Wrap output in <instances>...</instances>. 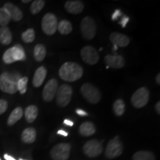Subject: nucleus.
Masks as SVG:
<instances>
[{
  "label": "nucleus",
  "mask_w": 160,
  "mask_h": 160,
  "mask_svg": "<svg viewBox=\"0 0 160 160\" xmlns=\"http://www.w3.org/2000/svg\"><path fill=\"white\" fill-rule=\"evenodd\" d=\"M83 75V68L79 64L73 62H67L60 67L59 76L66 82H75Z\"/></svg>",
  "instance_id": "obj_1"
},
{
  "label": "nucleus",
  "mask_w": 160,
  "mask_h": 160,
  "mask_svg": "<svg viewBox=\"0 0 160 160\" xmlns=\"http://www.w3.org/2000/svg\"><path fill=\"white\" fill-rule=\"evenodd\" d=\"M19 79V75L4 72L0 75V90L5 93L14 94L18 91L17 82Z\"/></svg>",
  "instance_id": "obj_2"
},
{
  "label": "nucleus",
  "mask_w": 160,
  "mask_h": 160,
  "mask_svg": "<svg viewBox=\"0 0 160 160\" xmlns=\"http://www.w3.org/2000/svg\"><path fill=\"white\" fill-rule=\"evenodd\" d=\"M80 92L82 97L91 104H97L101 100L102 95L99 90L91 83L83 84L80 88Z\"/></svg>",
  "instance_id": "obj_3"
},
{
  "label": "nucleus",
  "mask_w": 160,
  "mask_h": 160,
  "mask_svg": "<svg viewBox=\"0 0 160 160\" xmlns=\"http://www.w3.org/2000/svg\"><path fill=\"white\" fill-rule=\"evenodd\" d=\"M25 59L26 56L24 48L19 44L8 49L2 57L4 62L6 64H11L17 61H23Z\"/></svg>",
  "instance_id": "obj_4"
},
{
  "label": "nucleus",
  "mask_w": 160,
  "mask_h": 160,
  "mask_svg": "<svg viewBox=\"0 0 160 160\" xmlns=\"http://www.w3.org/2000/svg\"><path fill=\"white\" fill-rule=\"evenodd\" d=\"M73 95V88L71 85L63 84L58 88L56 97L57 105L61 108H65L71 102Z\"/></svg>",
  "instance_id": "obj_5"
},
{
  "label": "nucleus",
  "mask_w": 160,
  "mask_h": 160,
  "mask_svg": "<svg viewBox=\"0 0 160 160\" xmlns=\"http://www.w3.org/2000/svg\"><path fill=\"white\" fill-rule=\"evenodd\" d=\"M80 31L84 39L91 40L97 33V25L94 20L90 17H86L82 20L80 24Z\"/></svg>",
  "instance_id": "obj_6"
},
{
  "label": "nucleus",
  "mask_w": 160,
  "mask_h": 160,
  "mask_svg": "<svg viewBox=\"0 0 160 160\" xmlns=\"http://www.w3.org/2000/svg\"><path fill=\"white\" fill-rule=\"evenodd\" d=\"M150 91L145 87H142L136 91L131 97V103L137 108L145 107L149 102Z\"/></svg>",
  "instance_id": "obj_7"
},
{
  "label": "nucleus",
  "mask_w": 160,
  "mask_h": 160,
  "mask_svg": "<svg viewBox=\"0 0 160 160\" xmlns=\"http://www.w3.org/2000/svg\"><path fill=\"white\" fill-rule=\"evenodd\" d=\"M123 152L122 143L120 141L119 137H115L110 140L105 148V157L108 159H114L119 157Z\"/></svg>",
  "instance_id": "obj_8"
},
{
  "label": "nucleus",
  "mask_w": 160,
  "mask_h": 160,
  "mask_svg": "<svg viewBox=\"0 0 160 160\" xmlns=\"http://www.w3.org/2000/svg\"><path fill=\"white\" fill-rule=\"evenodd\" d=\"M57 18L53 13H46L42 19V29L45 34L51 36L57 32Z\"/></svg>",
  "instance_id": "obj_9"
},
{
  "label": "nucleus",
  "mask_w": 160,
  "mask_h": 160,
  "mask_svg": "<svg viewBox=\"0 0 160 160\" xmlns=\"http://www.w3.org/2000/svg\"><path fill=\"white\" fill-rule=\"evenodd\" d=\"M71 146L68 143H60L53 146L50 154L53 160H68L70 156Z\"/></svg>",
  "instance_id": "obj_10"
},
{
  "label": "nucleus",
  "mask_w": 160,
  "mask_h": 160,
  "mask_svg": "<svg viewBox=\"0 0 160 160\" xmlns=\"http://www.w3.org/2000/svg\"><path fill=\"white\" fill-rule=\"evenodd\" d=\"M83 151L87 157H97L103 152V147L101 142L97 139H91L84 145Z\"/></svg>",
  "instance_id": "obj_11"
},
{
  "label": "nucleus",
  "mask_w": 160,
  "mask_h": 160,
  "mask_svg": "<svg viewBox=\"0 0 160 160\" xmlns=\"http://www.w3.org/2000/svg\"><path fill=\"white\" fill-rule=\"evenodd\" d=\"M80 55L83 61L90 65H96L99 60V55L97 49L90 45L82 48Z\"/></svg>",
  "instance_id": "obj_12"
},
{
  "label": "nucleus",
  "mask_w": 160,
  "mask_h": 160,
  "mask_svg": "<svg viewBox=\"0 0 160 160\" xmlns=\"http://www.w3.org/2000/svg\"><path fill=\"white\" fill-rule=\"evenodd\" d=\"M58 89V82L56 79H51L47 82L42 92L44 101L49 102L54 99Z\"/></svg>",
  "instance_id": "obj_13"
},
{
  "label": "nucleus",
  "mask_w": 160,
  "mask_h": 160,
  "mask_svg": "<svg viewBox=\"0 0 160 160\" xmlns=\"http://www.w3.org/2000/svg\"><path fill=\"white\" fill-rule=\"evenodd\" d=\"M105 62L108 68H112L114 69H119L123 68L125 65V60L121 55L108 54L105 57Z\"/></svg>",
  "instance_id": "obj_14"
},
{
  "label": "nucleus",
  "mask_w": 160,
  "mask_h": 160,
  "mask_svg": "<svg viewBox=\"0 0 160 160\" xmlns=\"http://www.w3.org/2000/svg\"><path fill=\"white\" fill-rule=\"evenodd\" d=\"M110 41L113 45H117V47H126L129 45L130 38L122 33L113 32L109 37Z\"/></svg>",
  "instance_id": "obj_15"
},
{
  "label": "nucleus",
  "mask_w": 160,
  "mask_h": 160,
  "mask_svg": "<svg viewBox=\"0 0 160 160\" xmlns=\"http://www.w3.org/2000/svg\"><path fill=\"white\" fill-rule=\"evenodd\" d=\"M3 8L8 12L10 17L13 21L19 22L23 18L22 12L17 6L13 5V4L10 2L5 3Z\"/></svg>",
  "instance_id": "obj_16"
},
{
  "label": "nucleus",
  "mask_w": 160,
  "mask_h": 160,
  "mask_svg": "<svg viewBox=\"0 0 160 160\" xmlns=\"http://www.w3.org/2000/svg\"><path fill=\"white\" fill-rule=\"evenodd\" d=\"M65 8L68 13L72 14H79L83 11L84 4L82 2L79 0L68 1L65 4Z\"/></svg>",
  "instance_id": "obj_17"
},
{
  "label": "nucleus",
  "mask_w": 160,
  "mask_h": 160,
  "mask_svg": "<svg viewBox=\"0 0 160 160\" xmlns=\"http://www.w3.org/2000/svg\"><path fill=\"white\" fill-rule=\"evenodd\" d=\"M46 75H47V70L44 66H41L37 68L33 78V85L35 88H39L45 81Z\"/></svg>",
  "instance_id": "obj_18"
},
{
  "label": "nucleus",
  "mask_w": 160,
  "mask_h": 160,
  "mask_svg": "<svg viewBox=\"0 0 160 160\" xmlns=\"http://www.w3.org/2000/svg\"><path fill=\"white\" fill-rule=\"evenodd\" d=\"M21 139L23 142L31 144L37 139V131L33 128H27L22 133Z\"/></svg>",
  "instance_id": "obj_19"
},
{
  "label": "nucleus",
  "mask_w": 160,
  "mask_h": 160,
  "mask_svg": "<svg viewBox=\"0 0 160 160\" xmlns=\"http://www.w3.org/2000/svg\"><path fill=\"white\" fill-rule=\"evenodd\" d=\"M79 132L83 137H90L96 133V127L91 122H85L80 125Z\"/></svg>",
  "instance_id": "obj_20"
},
{
  "label": "nucleus",
  "mask_w": 160,
  "mask_h": 160,
  "mask_svg": "<svg viewBox=\"0 0 160 160\" xmlns=\"http://www.w3.org/2000/svg\"><path fill=\"white\" fill-rule=\"evenodd\" d=\"M39 110L36 105H29L25 110V117L28 122L32 123L37 118Z\"/></svg>",
  "instance_id": "obj_21"
},
{
  "label": "nucleus",
  "mask_w": 160,
  "mask_h": 160,
  "mask_svg": "<svg viewBox=\"0 0 160 160\" xmlns=\"http://www.w3.org/2000/svg\"><path fill=\"white\" fill-rule=\"evenodd\" d=\"M12 42V33L8 27L0 28V43L8 45Z\"/></svg>",
  "instance_id": "obj_22"
},
{
  "label": "nucleus",
  "mask_w": 160,
  "mask_h": 160,
  "mask_svg": "<svg viewBox=\"0 0 160 160\" xmlns=\"http://www.w3.org/2000/svg\"><path fill=\"white\" fill-rule=\"evenodd\" d=\"M23 116V110L22 108L17 107L11 112L10 114L8 119V125L12 126L15 125L19 120Z\"/></svg>",
  "instance_id": "obj_23"
},
{
  "label": "nucleus",
  "mask_w": 160,
  "mask_h": 160,
  "mask_svg": "<svg viewBox=\"0 0 160 160\" xmlns=\"http://www.w3.org/2000/svg\"><path fill=\"white\" fill-rule=\"evenodd\" d=\"M33 57L36 61L42 62L46 57V48L42 44H37L33 49Z\"/></svg>",
  "instance_id": "obj_24"
},
{
  "label": "nucleus",
  "mask_w": 160,
  "mask_h": 160,
  "mask_svg": "<svg viewBox=\"0 0 160 160\" xmlns=\"http://www.w3.org/2000/svg\"><path fill=\"white\" fill-rule=\"evenodd\" d=\"M57 30L61 34L68 35L73 31V26L68 20H62L58 23Z\"/></svg>",
  "instance_id": "obj_25"
},
{
  "label": "nucleus",
  "mask_w": 160,
  "mask_h": 160,
  "mask_svg": "<svg viewBox=\"0 0 160 160\" xmlns=\"http://www.w3.org/2000/svg\"><path fill=\"white\" fill-rule=\"evenodd\" d=\"M113 111L117 117H121L125 111V104L122 99H118L113 102Z\"/></svg>",
  "instance_id": "obj_26"
},
{
  "label": "nucleus",
  "mask_w": 160,
  "mask_h": 160,
  "mask_svg": "<svg viewBox=\"0 0 160 160\" xmlns=\"http://www.w3.org/2000/svg\"><path fill=\"white\" fill-rule=\"evenodd\" d=\"M156 157L153 153L147 151H139L133 156V160H155Z\"/></svg>",
  "instance_id": "obj_27"
},
{
  "label": "nucleus",
  "mask_w": 160,
  "mask_h": 160,
  "mask_svg": "<svg viewBox=\"0 0 160 160\" xmlns=\"http://www.w3.org/2000/svg\"><path fill=\"white\" fill-rule=\"evenodd\" d=\"M45 2L43 0H35V1L32 2L31 8H30V11H31V13L33 15L37 14L39 13L43 8L45 7Z\"/></svg>",
  "instance_id": "obj_28"
},
{
  "label": "nucleus",
  "mask_w": 160,
  "mask_h": 160,
  "mask_svg": "<svg viewBox=\"0 0 160 160\" xmlns=\"http://www.w3.org/2000/svg\"><path fill=\"white\" fill-rule=\"evenodd\" d=\"M11 20V18L10 17L8 12L6 11L4 8H0V26L7 27Z\"/></svg>",
  "instance_id": "obj_29"
},
{
  "label": "nucleus",
  "mask_w": 160,
  "mask_h": 160,
  "mask_svg": "<svg viewBox=\"0 0 160 160\" xmlns=\"http://www.w3.org/2000/svg\"><path fill=\"white\" fill-rule=\"evenodd\" d=\"M22 39L25 43H31L35 39V31L33 28H29L23 32L22 34Z\"/></svg>",
  "instance_id": "obj_30"
},
{
  "label": "nucleus",
  "mask_w": 160,
  "mask_h": 160,
  "mask_svg": "<svg viewBox=\"0 0 160 160\" xmlns=\"http://www.w3.org/2000/svg\"><path fill=\"white\" fill-rule=\"evenodd\" d=\"M28 82V78L24 77L20 78L17 82V90L21 94H24L27 91V85Z\"/></svg>",
  "instance_id": "obj_31"
},
{
  "label": "nucleus",
  "mask_w": 160,
  "mask_h": 160,
  "mask_svg": "<svg viewBox=\"0 0 160 160\" xmlns=\"http://www.w3.org/2000/svg\"><path fill=\"white\" fill-rule=\"evenodd\" d=\"M8 107V102L5 99H0V115L3 114L7 111Z\"/></svg>",
  "instance_id": "obj_32"
},
{
  "label": "nucleus",
  "mask_w": 160,
  "mask_h": 160,
  "mask_svg": "<svg viewBox=\"0 0 160 160\" xmlns=\"http://www.w3.org/2000/svg\"><path fill=\"white\" fill-rule=\"evenodd\" d=\"M128 22H129V17L125 15H122L121 17V19H120V21L119 22V24L122 28H125Z\"/></svg>",
  "instance_id": "obj_33"
},
{
  "label": "nucleus",
  "mask_w": 160,
  "mask_h": 160,
  "mask_svg": "<svg viewBox=\"0 0 160 160\" xmlns=\"http://www.w3.org/2000/svg\"><path fill=\"white\" fill-rule=\"evenodd\" d=\"M122 11H120L119 9H117L114 12H113V14H112L111 19L112 20H113V21H116V20L119 19V17H122Z\"/></svg>",
  "instance_id": "obj_34"
},
{
  "label": "nucleus",
  "mask_w": 160,
  "mask_h": 160,
  "mask_svg": "<svg viewBox=\"0 0 160 160\" xmlns=\"http://www.w3.org/2000/svg\"><path fill=\"white\" fill-rule=\"evenodd\" d=\"M76 113H77L79 116H81V117H85V116H88L87 112L82 109H77L76 110Z\"/></svg>",
  "instance_id": "obj_35"
},
{
  "label": "nucleus",
  "mask_w": 160,
  "mask_h": 160,
  "mask_svg": "<svg viewBox=\"0 0 160 160\" xmlns=\"http://www.w3.org/2000/svg\"><path fill=\"white\" fill-rule=\"evenodd\" d=\"M64 124L66 125H68V126H73V122H72L71 120H69V119H65L64 120Z\"/></svg>",
  "instance_id": "obj_36"
},
{
  "label": "nucleus",
  "mask_w": 160,
  "mask_h": 160,
  "mask_svg": "<svg viewBox=\"0 0 160 160\" xmlns=\"http://www.w3.org/2000/svg\"><path fill=\"white\" fill-rule=\"evenodd\" d=\"M57 133L59 135L64 136V137H68V133L66 131H63V130H59V131H58Z\"/></svg>",
  "instance_id": "obj_37"
},
{
  "label": "nucleus",
  "mask_w": 160,
  "mask_h": 160,
  "mask_svg": "<svg viewBox=\"0 0 160 160\" xmlns=\"http://www.w3.org/2000/svg\"><path fill=\"white\" fill-rule=\"evenodd\" d=\"M155 109L158 114H160V102H158L156 104Z\"/></svg>",
  "instance_id": "obj_38"
},
{
  "label": "nucleus",
  "mask_w": 160,
  "mask_h": 160,
  "mask_svg": "<svg viewBox=\"0 0 160 160\" xmlns=\"http://www.w3.org/2000/svg\"><path fill=\"white\" fill-rule=\"evenodd\" d=\"M4 158H5V160H16L14 158L11 157V156L8 155V154H5L4 155Z\"/></svg>",
  "instance_id": "obj_39"
},
{
  "label": "nucleus",
  "mask_w": 160,
  "mask_h": 160,
  "mask_svg": "<svg viewBox=\"0 0 160 160\" xmlns=\"http://www.w3.org/2000/svg\"><path fill=\"white\" fill-rule=\"evenodd\" d=\"M156 82L158 85H160V73H158L157 77H156Z\"/></svg>",
  "instance_id": "obj_40"
},
{
  "label": "nucleus",
  "mask_w": 160,
  "mask_h": 160,
  "mask_svg": "<svg viewBox=\"0 0 160 160\" xmlns=\"http://www.w3.org/2000/svg\"><path fill=\"white\" fill-rule=\"evenodd\" d=\"M22 2H23V3H29V2H31V0H22Z\"/></svg>",
  "instance_id": "obj_41"
},
{
  "label": "nucleus",
  "mask_w": 160,
  "mask_h": 160,
  "mask_svg": "<svg viewBox=\"0 0 160 160\" xmlns=\"http://www.w3.org/2000/svg\"><path fill=\"white\" fill-rule=\"evenodd\" d=\"M117 45H113V51H117Z\"/></svg>",
  "instance_id": "obj_42"
},
{
  "label": "nucleus",
  "mask_w": 160,
  "mask_h": 160,
  "mask_svg": "<svg viewBox=\"0 0 160 160\" xmlns=\"http://www.w3.org/2000/svg\"><path fill=\"white\" fill-rule=\"evenodd\" d=\"M19 160H25V159H19Z\"/></svg>",
  "instance_id": "obj_43"
},
{
  "label": "nucleus",
  "mask_w": 160,
  "mask_h": 160,
  "mask_svg": "<svg viewBox=\"0 0 160 160\" xmlns=\"http://www.w3.org/2000/svg\"><path fill=\"white\" fill-rule=\"evenodd\" d=\"M0 160H1V159H0Z\"/></svg>",
  "instance_id": "obj_44"
}]
</instances>
